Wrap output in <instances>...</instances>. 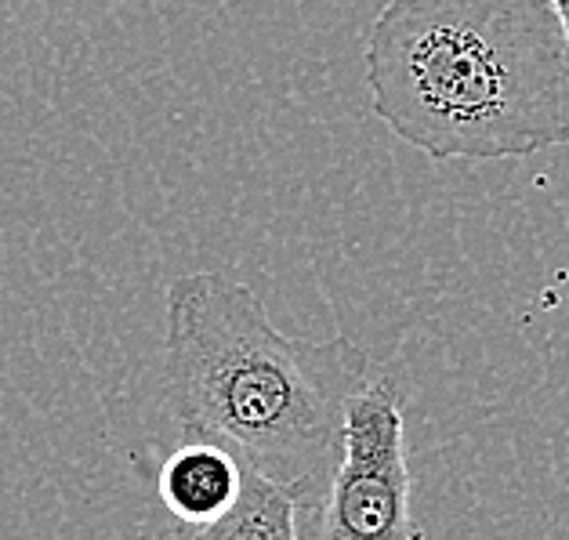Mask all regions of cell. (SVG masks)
Listing matches in <instances>:
<instances>
[{"mask_svg":"<svg viewBox=\"0 0 569 540\" xmlns=\"http://www.w3.org/2000/svg\"><path fill=\"white\" fill-rule=\"evenodd\" d=\"M555 11H559V22H562V30H566V40H569V0H551Z\"/></svg>","mask_w":569,"mask_h":540,"instance_id":"obj_6","label":"cell"},{"mask_svg":"<svg viewBox=\"0 0 569 540\" xmlns=\"http://www.w3.org/2000/svg\"><path fill=\"white\" fill-rule=\"evenodd\" d=\"M243 482L247 468L240 457L211 439H186L171 450V457H163L157 476L163 508L178 519V526H192V530L229 516L240 501Z\"/></svg>","mask_w":569,"mask_h":540,"instance_id":"obj_4","label":"cell"},{"mask_svg":"<svg viewBox=\"0 0 569 540\" xmlns=\"http://www.w3.org/2000/svg\"><path fill=\"white\" fill-rule=\"evenodd\" d=\"M363 62L373 117L436 163L569 146V40L551 0H388Z\"/></svg>","mask_w":569,"mask_h":540,"instance_id":"obj_2","label":"cell"},{"mask_svg":"<svg viewBox=\"0 0 569 540\" xmlns=\"http://www.w3.org/2000/svg\"><path fill=\"white\" fill-rule=\"evenodd\" d=\"M407 392L396 378H370L352 399L345 453L327 493L295 508L298 540H425L410 504Z\"/></svg>","mask_w":569,"mask_h":540,"instance_id":"obj_3","label":"cell"},{"mask_svg":"<svg viewBox=\"0 0 569 540\" xmlns=\"http://www.w3.org/2000/svg\"><path fill=\"white\" fill-rule=\"evenodd\" d=\"M370 356L349 338H290L247 283L189 272L168 290L163 392L186 439L240 457L295 508L327 493Z\"/></svg>","mask_w":569,"mask_h":540,"instance_id":"obj_1","label":"cell"},{"mask_svg":"<svg viewBox=\"0 0 569 540\" xmlns=\"http://www.w3.org/2000/svg\"><path fill=\"white\" fill-rule=\"evenodd\" d=\"M174 540H298L295 501L247 468L240 501L232 504L229 516H221L211 526H200V530L178 526Z\"/></svg>","mask_w":569,"mask_h":540,"instance_id":"obj_5","label":"cell"}]
</instances>
